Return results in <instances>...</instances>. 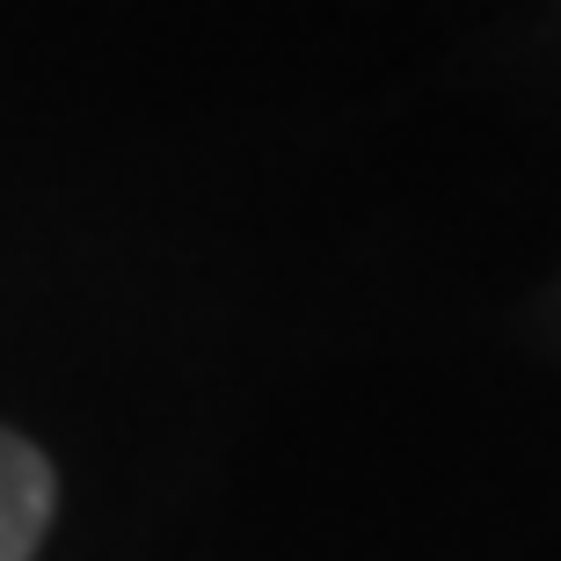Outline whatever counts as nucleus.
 <instances>
[{"instance_id": "nucleus-1", "label": "nucleus", "mask_w": 561, "mask_h": 561, "mask_svg": "<svg viewBox=\"0 0 561 561\" xmlns=\"http://www.w3.org/2000/svg\"><path fill=\"white\" fill-rule=\"evenodd\" d=\"M51 459L30 445V437L0 431V561H30L44 540V525H51Z\"/></svg>"}]
</instances>
